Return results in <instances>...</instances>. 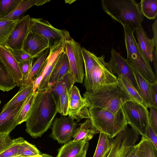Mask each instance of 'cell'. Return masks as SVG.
Listing matches in <instances>:
<instances>
[{
    "instance_id": "1",
    "label": "cell",
    "mask_w": 157,
    "mask_h": 157,
    "mask_svg": "<svg viewBox=\"0 0 157 157\" xmlns=\"http://www.w3.org/2000/svg\"><path fill=\"white\" fill-rule=\"evenodd\" d=\"M58 112L49 87L36 91L29 117L26 132L34 138L41 137L52 125Z\"/></svg>"
},
{
    "instance_id": "2",
    "label": "cell",
    "mask_w": 157,
    "mask_h": 157,
    "mask_svg": "<svg viewBox=\"0 0 157 157\" xmlns=\"http://www.w3.org/2000/svg\"><path fill=\"white\" fill-rule=\"evenodd\" d=\"M103 10L113 19L122 25L135 30L141 25L144 16L139 3L134 0H102Z\"/></svg>"
},
{
    "instance_id": "3",
    "label": "cell",
    "mask_w": 157,
    "mask_h": 157,
    "mask_svg": "<svg viewBox=\"0 0 157 157\" xmlns=\"http://www.w3.org/2000/svg\"><path fill=\"white\" fill-rule=\"evenodd\" d=\"M88 109L92 125L100 133L114 138L128 125L122 109L116 114L98 107Z\"/></svg>"
},
{
    "instance_id": "4",
    "label": "cell",
    "mask_w": 157,
    "mask_h": 157,
    "mask_svg": "<svg viewBox=\"0 0 157 157\" xmlns=\"http://www.w3.org/2000/svg\"><path fill=\"white\" fill-rule=\"evenodd\" d=\"M83 98L87 101L89 107H96L116 114L127 101L131 100L128 95L119 86L111 90L94 93L86 91Z\"/></svg>"
},
{
    "instance_id": "5",
    "label": "cell",
    "mask_w": 157,
    "mask_h": 157,
    "mask_svg": "<svg viewBox=\"0 0 157 157\" xmlns=\"http://www.w3.org/2000/svg\"><path fill=\"white\" fill-rule=\"evenodd\" d=\"M127 53L126 60L148 81L152 83L157 77L148 62L140 52L134 35V30L128 26L122 25Z\"/></svg>"
},
{
    "instance_id": "6",
    "label": "cell",
    "mask_w": 157,
    "mask_h": 157,
    "mask_svg": "<svg viewBox=\"0 0 157 157\" xmlns=\"http://www.w3.org/2000/svg\"><path fill=\"white\" fill-rule=\"evenodd\" d=\"M105 57L103 55L95 56L92 74L93 92L109 90L118 86L117 77L105 61Z\"/></svg>"
},
{
    "instance_id": "7",
    "label": "cell",
    "mask_w": 157,
    "mask_h": 157,
    "mask_svg": "<svg viewBox=\"0 0 157 157\" xmlns=\"http://www.w3.org/2000/svg\"><path fill=\"white\" fill-rule=\"evenodd\" d=\"M121 109L127 124L130 125L139 135L144 136L149 122V112L142 104L129 100L122 105Z\"/></svg>"
},
{
    "instance_id": "8",
    "label": "cell",
    "mask_w": 157,
    "mask_h": 157,
    "mask_svg": "<svg viewBox=\"0 0 157 157\" xmlns=\"http://www.w3.org/2000/svg\"><path fill=\"white\" fill-rule=\"evenodd\" d=\"M63 48L67 56L70 66V73L75 82H83L85 73L81 45L68 33L64 43Z\"/></svg>"
},
{
    "instance_id": "9",
    "label": "cell",
    "mask_w": 157,
    "mask_h": 157,
    "mask_svg": "<svg viewBox=\"0 0 157 157\" xmlns=\"http://www.w3.org/2000/svg\"><path fill=\"white\" fill-rule=\"evenodd\" d=\"M30 31L38 34L47 40L50 49L62 43L69 33L66 30L57 29L42 18H31Z\"/></svg>"
},
{
    "instance_id": "10",
    "label": "cell",
    "mask_w": 157,
    "mask_h": 157,
    "mask_svg": "<svg viewBox=\"0 0 157 157\" xmlns=\"http://www.w3.org/2000/svg\"><path fill=\"white\" fill-rule=\"evenodd\" d=\"M157 18L152 24L154 37L149 39L142 25L134 31L138 47L146 60L149 62L154 61L155 75H157Z\"/></svg>"
},
{
    "instance_id": "11",
    "label": "cell",
    "mask_w": 157,
    "mask_h": 157,
    "mask_svg": "<svg viewBox=\"0 0 157 157\" xmlns=\"http://www.w3.org/2000/svg\"><path fill=\"white\" fill-rule=\"evenodd\" d=\"M50 136L59 144H65L73 138L78 124L69 116L56 117L52 124Z\"/></svg>"
},
{
    "instance_id": "12",
    "label": "cell",
    "mask_w": 157,
    "mask_h": 157,
    "mask_svg": "<svg viewBox=\"0 0 157 157\" xmlns=\"http://www.w3.org/2000/svg\"><path fill=\"white\" fill-rule=\"evenodd\" d=\"M89 106L86 100L81 96L79 89L73 85L70 92L67 115L77 122L83 118H90Z\"/></svg>"
},
{
    "instance_id": "13",
    "label": "cell",
    "mask_w": 157,
    "mask_h": 157,
    "mask_svg": "<svg viewBox=\"0 0 157 157\" xmlns=\"http://www.w3.org/2000/svg\"><path fill=\"white\" fill-rule=\"evenodd\" d=\"M31 18L27 15L21 18L4 45L13 50L22 49L24 42L30 32Z\"/></svg>"
},
{
    "instance_id": "14",
    "label": "cell",
    "mask_w": 157,
    "mask_h": 157,
    "mask_svg": "<svg viewBox=\"0 0 157 157\" xmlns=\"http://www.w3.org/2000/svg\"><path fill=\"white\" fill-rule=\"evenodd\" d=\"M110 59L108 63L114 74L122 75L127 79L137 89L135 78L130 64L115 49L111 51Z\"/></svg>"
},
{
    "instance_id": "15",
    "label": "cell",
    "mask_w": 157,
    "mask_h": 157,
    "mask_svg": "<svg viewBox=\"0 0 157 157\" xmlns=\"http://www.w3.org/2000/svg\"><path fill=\"white\" fill-rule=\"evenodd\" d=\"M64 43V42L62 44L50 49L49 54L40 75L42 76V79L37 91L44 90L49 87V78L59 54L63 49Z\"/></svg>"
},
{
    "instance_id": "16",
    "label": "cell",
    "mask_w": 157,
    "mask_h": 157,
    "mask_svg": "<svg viewBox=\"0 0 157 157\" xmlns=\"http://www.w3.org/2000/svg\"><path fill=\"white\" fill-rule=\"evenodd\" d=\"M0 62L12 76L17 86L22 85V75L18 63L9 50L0 45Z\"/></svg>"
},
{
    "instance_id": "17",
    "label": "cell",
    "mask_w": 157,
    "mask_h": 157,
    "mask_svg": "<svg viewBox=\"0 0 157 157\" xmlns=\"http://www.w3.org/2000/svg\"><path fill=\"white\" fill-rule=\"evenodd\" d=\"M25 100L1 111L0 113V134H9L18 125V116Z\"/></svg>"
},
{
    "instance_id": "18",
    "label": "cell",
    "mask_w": 157,
    "mask_h": 157,
    "mask_svg": "<svg viewBox=\"0 0 157 157\" xmlns=\"http://www.w3.org/2000/svg\"><path fill=\"white\" fill-rule=\"evenodd\" d=\"M123 136L120 148L121 157H139L138 144L135 145L139 134L128 125L123 130Z\"/></svg>"
},
{
    "instance_id": "19",
    "label": "cell",
    "mask_w": 157,
    "mask_h": 157,
    "mask_svg": "<svg viewBox=\"0 0 157 157\" xmlns=\"http://www.w3.org/2000/svg\"><path fill=\"white\" fill-rule=\"evenodd\" d=\"M48 48L49 43L47 40L42 36L30 31L24 42L22 49L34 58Z\"/></svg>"
},
{
    "instance_id": "20",
    "label": "cell",
    "mask_w": 157,
    "mask_h": 157,
    "mask_svg": "<svg viewBox=\"0 0 157 157\" xmlns=\"http://www.w3.org/2000/svg\"><path fill=\"white\" fill-rule=\"evenodd\" d=\"M88 147V142L70 140L59 149L56 157H86Z\"/></svg>"
},
{
    "instance_id": "21",
    "label": "cell",
    "mask_w": 157,
    "mask_h": 157,
    "mask_svg": "<svg viewBox=\"0 0 157 157\" xmlns=\"http://www.w3.org/2000/svg\"><path fill=\"white\" fill-rule=\"evenodd\" d=\"M70 72V66L68 58L63 48L51 74L49 87Z\"/></svg>"
},
{
    "instance_id": "22",
    "label": "cell",
    "mask_w": 157,
    "mask_h": 157,
    "mask_svg": "<svg viewBox=\"0 0 157 157\" xmlns=\"http://www.w3.org/2000/svg\"><path fill=\"white\" fill-rule=\"evenodd\" d=\"M75 83L70 72L49 86L51 92L56 104L57 111L61 96L66 89L71 90Z\"/></svg>"
},
{
    "instance_id": "23",
    "label": "cell",
    "mask_w": 157,
    "mask_h": 157,
    "mask_svg": "<svg viewBox=\"0 0 157 157\" xmlns=\"http://www.w3.org/2000/svg\"><path fill=\"white\" fill-rule=\"evenodd\" d=\"M48 0H21L16 8L10 13L1 18L9 20H17L24 16L26 12L30 8L35 5L41 6L48 2Z\"/></svg>"
},
{
    "instance_id": "24",
    "label": "cell",
    "mask_w": 157,
    "mask_h": 157,
    "mask_svg": "<svg viewBox=\"0 0 157 157\" xmlns=\"http://www.w3.org/2000/svg\"><path fill=\"white\" fill-rule=\"evenodd\" d=\"M81 51L85 69L83 86L86 91H91L92 86V71L96 55L83 47H82Z\"/></svg>"
},
{
    "instance_id": "25",
    "label": "cell",
    "mask_w": 157,
    "mask_h": 157,
    "mask_svg": "<svg viewBox=\"0 0 157 157\" xmlns=\"http://www.w3.org/2000/svg\"><path fill=\"white\" fill-rule=\"evenodd\" d=\"M130 65L135 78L139 94L147 108L152 107L149 83L134 67Z\"/></svg>"
},
{
    "instance_id": "26",
    "label": "cell",
    "mask_w": 157,
    "mask_h": 157,
    "mask_svg": "<svg viewBox=\"0 0 157 157\" xmlns=\"http://www.w3.org/2000/svg\"><path fill=\"white\" fill-rule=\"evenodd\" d=\"M99 133L93 126L90 118L87 119L77 128L73 136L74 141L88 142L94 135Z\"/></svg>"
},
{
    "instance_id": "27",
    "label": "cell",
    "mask_w": 157,
    "mask_h": 157,
    "mask_svg": "<svg viewBox=\"0 0 157 157\" xmlns=\"http://www.w3.org/2000/svg\"><path fill=\"white\" fill-rule=\"evenodd\" d=\"M50 51L48 48L40 53L35 58L36 59L32 64L31 70L26 82V84L32 83L41 74L46 59Z\"/></svg>"
},
{
    "instance_id": "28",
    "label": "cell",
    "mask_w": 157,
    "mask_h": 157,
    "mask_svg": "<svg viewBox=\"0 0 157 157\" xmlns=\"http://www.w3.org/2000/svg\"><path fill=\"white\" fill-rule=\"evenodd\" d=\"M114 138L100 133L97 146L93 157H107L113 147Z\"/></svg>"
},
{
    "instance_id": "29",
    "label": "cell",
    "mask_w": 157,
    "mask_h": 157,
    "mask_svg": "<svg viewBox=\"0 0 157 157\" xmlns=\"http://www.w3.org/2000/svg\"><path fill=\"white\" fill-rule=\"evenodd\" d=\"M117 82L118 86L128 95L131 100L142 104L147 107L137 89L127 79L122 75L119 76Z\"/></svg>"
},
{
    "instance_id": "30",
    "label": "cell",
    "mask_w": 157,
    "mask_h": 157,
    "mask_svg": "<svg viewBox=\"0 0 157 157\" xmlns=\"http://www.w3.org/2000/svg\"><path fill=\"white\" fill-rule=\"evenodd\" d=\"M33 93L34 92L32 83L22 85L17 93L3 106L2 111L24 101Z\"/></svg>"
},
{
    "instance_id": "31",
    "label": "cell",
    "mask_w": 157,
    "mask_h": 157,
    "mask_svg": "<svg viewBox=\"0 0 157 157\" xmlns=\"http://www.w3.org/2000/svg\"><path fill=\"white\" fill-rule=\"evenodd\" d=\"M138 144L139 157H157V149L149 140L142 136Z\"/></svg>"
},
{
    "instance_id": "32",
    "label": "cell",
    "mask_w": 157,
    "mask_h": 157,
    "mask_svg": "<svg viewBox=\"0 0 157 157\" xmlns=\"http://www.w3.org/2000/svg\"><path fill=\"white\" fill-rule=\"evenodd\" d=\"M19 20L13 21L0 18V45H4Z\"/></svg>"
},
{
    "instance_id": "33",
    "label": "cell",
    "mask_w": 157,
    "mask_h": 157,
    "mask_svg": "<svg viewBox=\"0 0 157 157\" xmlns=\"http://www.w3.org/2000/svg\"><path fill=\"white\" fill-rule=\"evenodd\" d=\"M139 3L144 16L150 20L155 18L157 14V0H141Z\"/></svg>"
},
{
    "instance_id": "34",
    "label": "cell",
    "mask_w": 157,
    "mask_h": 157,
    "mask_svg": "<svg viewBox=\"0 0 157 157\" xmlns=\"http://www.w3.org/2000/svg\"><path fill=\"white\" fill-rule=\"evenodd\" d=\"M16 86L12 76L0 62V90L9 91Z\"/></svg>"
},
{
    "instance_id": "35",
    "label": "cell",
    "mask_w": 157,
    "mask_h": 157,
    "mask_svg": "<svg viewBox=\"0 0 157 157\" xmlns=\"http://www.w3.org/2000/svg\"><path fill=\"white\" fill-rule=\"evenodd\" d=\"M36 94V92L33 93L29 95L25 100L18 116V124L25 122L28 118Z\"/></svg>"
},
{
    "instance_id": "36",
    "label": "cell",
    "mask_w": 157,
    "mask_h": 157,
    "mask_svg": "<svg viewBox=\"0 0 157 157\" xmlns=\"http://www.w3.org/2000/svg\"><path fill=\"white\" fill-rule=\"evenodd\" d=\"M41 154L34 145L25 140L20 146L17 155L24 157H32L40 155Z\"/></svg>"
},
{
    "instance_id": "37",
    "label": "cell",
    "mask_w": 157,
    "mask_h": 157,
    "mask_svg": "<svg viewBox=\"0 0 157 157\" xmlns=\"http://www.w3.org/2000/svg\"><path fill=\"white\" fill-rule=\"evenodd\" d=\"M21 0H0V18L11 13Z\"/></svg>"
},
{
    "instance_id": "38",
    "label": "cell",
    "mask_w": 157,
    "mask_h": 157,
    "mask_svg": "<svg viewBox=\"0 0 157 157\" xmlns=\"http://www.w3.org/2000/svg\"><path fill=\"white\" fill-rule=\"evenodd\" d=\"M25 140L21 137L13 140L12 142L6 150L0 154V157H12L17 155L20 146Z\"/></svg>"
},
{
    "instance_id": "39",
    "label": "cell",
    "mask_w": 157,
    "mask_h": 157,
    "mask_svg": "<svg viewBox=\"0 0 157 157\" xmlns=\"http://www.w3.org/2000/svg\"><path fill=\"white\" fill-rule=\"evenodd\" d=\"M71 90L66 89L60 97L58 112L62 116H66L67 115L69 94Z\"/></svg>"
},
{
    "instance_id": "40",
    "label": "cell",
    "mask_w": 157,
    "mask_h": 157,
    "mask_svg": "<svg viewBox=\"0 0 157 157\" xmlns=\"http://www.w3.org/2000/svg\"><path fill=\"white\" fill-rule=\"evenodd\" d=\"M123 134V130L115 137L113 147L107 157H121L120 148L122 142Z\"/></svg>"
},
{
    "instance_id": "41",
    "label": "cell",
    "mask_w": 157,
    "mask_h": 157,
    "mask_svg": "<svg viewBox=\"0 0 157 157\" xmlns=\"http://www.w3.org/2000/svg\"><path fill=\"white\" fill-rule=\"evenodd\" d=\"M34 58L31 60L19 63L22 75V85H26V82L30 73Z\"/></svg>"
},
{
    "instance_id": "42",
    "label": "cell",
    "mask_w": 157,
    "mask_h": 157,
    "mask_svg": "<svg viewBox=\"0 0 157 157\" xmlns=\"http://www.w3.org/2000/svg\"><path fill=\"white\" fill-rule=\"evenodd\" d=\"M6 48L11 52L18 63L29 60L33 58L22 49L13 50Z\"/></svg>"
},
{
    "instance_id": "43",
    "label": "cell",
    "mask_w": 157,
    "mask_h": 157,
    "mask_svg": "<svg viewBox=\"0 0 157 157\" xmlns=\"http://www.w3.org/2000/svg\"><path fill=\"white\" fill-rule=\"evenodd\" d=\"M12 141L9 134H0V154L9 148Z\"/></svg>"
},
{
    "instance_id": "44",
    "label": "cell",
    "mask_w": 157,
    "mask_h": 157,
    "mask_svg": "<svg viewBox=\"0 0 157 157\" xmlns=\"http://www.w3.org/2000/svg\"><path fill=\"white\" fill-rule=\"evenodd\" d=\"M144 136L150 140L157 149V133L151 127L149 123L147 127L145 135Z\"/></svg>"
},
{
    "instance_id": "45",
    "label": "cell",
    "mask_w": 157,
    "mask_h": 157,
    "mask_svg": "<svg viewBox=\"0 0 157 157\" xmlns=\"http://www.w3.org/2000/svg\"><path fill=\"white\" fill-rule=\"evenodd\" d=\"M149 108V124L155 131L157 133V108L153 107H151Z\"/></svg>"
},
{
    "instance_id": "46",
    "label": "cell",
    "mask_w": 157,
    "mask_h": 157,
    "mask_svg": "<svg viewBox=\"0 0 157 157\" xmlns=\"http://www.w3.org/2000/svg\"><path fill=\"white\" fill-rule=\"evenodd\" d=\"M152 107L157 108V80L149 83Z\"/></svg>"
},
{
    "instance_id": "47",
    "label": "cell",
    "mask_w": 157,
    "mask_h": 157,
    "mask_svg": "<svg viewBox=\"0 0 157 157\" xmlns=\"http://www.w3.org/2000/svg\"><path fill=\"white\" fill-rule=\"evenodd\" d=\"M42 157H52V156L47 154H41Z\"/></svg>"
},
{
    "instance_id": "48",
    "label": "cell",
    "mask_w": 157,
    "mask_h": 157,
    "mask_svg": "<svg viewBox=\"0 0 157 157\" xmlns=\"http://www.w3.org/2000/svg\"><path fill=\"white\" fill-rule=\"evenodd\" d=\"M1 101L0 100V104L1 103Z\"/></svg>"
}]
</instances>
